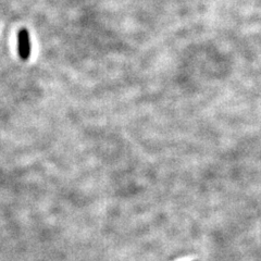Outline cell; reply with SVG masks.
I'll return each instance as SVG.
<instances>
[{
  "label": "cell",
  "instance_id": "1",
  "mask_svg": "<svg viewBox=\"0 0 261 261\" xmlns=\"http://www.w3.org/2000/svg\"><path fill=\"white\" fill-rule=\"evenodd\" d=\"M18 47L20 58L26 61L31 54V41L28 32L25 28H22L18 33Z\"/></svg>",
  "mask_w": 261,
  "mask_h": 261
}]
</instances>
